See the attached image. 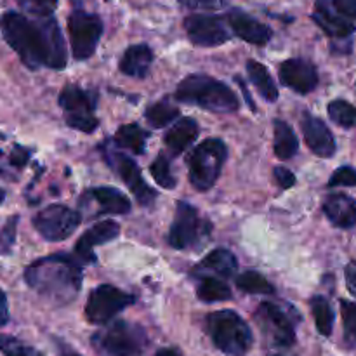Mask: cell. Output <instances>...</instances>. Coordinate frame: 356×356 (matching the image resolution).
I'll use <instances>...</instances> for the list:
<instances>
[{
	"mask_svg": "<svg viewBox=\"0 0 356 356\" xmlns=\"http://www.w3.org/2000/svg\"><path fill=\"white\" fill-rule=\"evenodd\" d=\"M0 24L6 42L30 70L40 66L61 70L66 66L65 40L54 17L30 19L10 10L3 14Z\"/></svg>",
	"mask_w": 356,
	"mask_h": 356,
	"instance_id": "1",
	"label": "cell"
},
{
	"mask_svg": "<svg viewBox=\"0 0 356 356\" xmlns=\"http://www.w3.org/2000/svg\"><path fill=\"white\" fill-rule=\"evenodd\" d=\"M24 280L35 292L54 305H70L82 289V268L65 254L42 257L24 270Z\"/></svg>",
	"mask_w": 356,
	"mask_h": 356,
	"instance_id": "2",
	"label": "cell"
},
{
	"mask_svg": "<svg viewBox=\"0 0 356 356\" xmlns=\"http://www.w3.org/2000/svg\"><path fill=\"white\" fill-rule=\"evenodd\" d=\"M174 96L181 103L195 104L216 113H233L240 106L235 92L226 83L202 73L188 75L177 86Z\"/></svg>",
	"mask_w": 356,
	"mask_h": 356,
	"instance_id": "3",
	"label": "cell"
},
{
	"mask_svg": "<svg viewBox=\"0 0 356 356\" xmlns=\"http://www.w3.org/2000/svg\"><path fill=\"white\" fill-rule=\"evenodd\" d=\"M207 332L219 351L228 356H245L252 346V330L238 313L232 309L211 313Z\"/></svg>",
	"mask_w": 356,
	"mask_h": 356,
	"instance_id": "4",
	"label": "cell"
},
{
	"mask_svg": "<svg viewBox=\"0 0 356 356\" xmlns=\"http://www.w3.org/2000/svg\"><path fill=\"white\" fill-rule=\"evenodd\" d=\"M228 156V149L221 139H205L188 156L190 183L198 191L211 190L221 176L222 165Z\"/></svg>",
	"mask_w": 356,
	"mask_h": 356,
	"instance_id": "5",
	"label": "cell"
},
{
	"mask_svg": "<svg viewBox=\"0 0 356 356\" xmlns=\"http://www.w3.org/2000/svg\"><path fill=\"white\" fill-rule=\"evenodd\" d=\"M92 344L103 356H136L145 348L146 334L129 322H115L92 336Z\"/></svg>",
	"mask_w": 356,
	"mask_h": 356,
	"instance_id": "6",
	"label": "cell"
},
{
	"mask_svg": "<svg viewBox=\"0 0 356 356\" xmlns=\"http://www.w3.org/2000/svg\"><path fill=\"white\" fill-rule=\"evenodd\" d=\"M59 106L65 113L68 127L80 132H94L97 129L96 94L80 86H66L59 94Z\"/></svg>",
	"mask_w": 356,
	"mask_h": 356,
	"instance_id": "7",
	"label": "cell"
},
{
	"mask_svg": "<svg viewBox=\"0 0 356 356\" xmlns=\"http://www.w3.org/2000/svg\"><path fill=\"white\" fill-rule=\"evenodd\" d=\"M292 309L282 308L275 302H263L256 312V322L273 346L291 348L296 343V322L298 315Z\"/></svg>",
	"mask_w": 356,
	"mask_h": 356,
	"instance_id": "8",
	"label": "cell"
},
{
	"mask_svg": "<svg viewBox=\"0 0 356 356\" xmlns=\"http://www.w3.org/2000/svg\"><path fill=\"white\" fill-rule=\"evenodd\" d=\"M68 33L73 58L83 61L96 52L99 38L103 35V21L96 14L76 9L68 17Z\"/></svg>",
	"mask_w": 356,
	"mask_h": 356,
	"instance_id": "9",
	"label": "cell"
},
{
	"mask_svg": "<svg viewBox=\"0 0 356 356\" xmlns=\"http://www.w3.org/2000/svg\"><path fill=\"white\" fill-rule=\"evenodd\" d=\"M134 302L136 298L132 294H127L113 285H99L87 299L86 316L94 325H104Z\"/></svg>",
	"mask_w": 356,
	"mask_h": 356,
	"instance_id": "10",
	"label": "cell"
},
{
	"mask_svg": "<svg viewBox=\"0 0 356 356\" xmlns=\"http://www.w3.org/2000/svg\"><path fill=\"white\" fill-rule=\"evenodd\" d=\"M82 221V214L66 205L54 204L42 209L33 218V226L49 242H61L66 240Z\"/></svg>",
	"mask_w": 356,
	"mask_h": 356,
	"instance_id": "11",
	"label": "cell"
},
{
	"mask_svg": "<svg viewBox=\"0 0 356 356\" xmlns=\"http://www.w3.org/2000/svg\"><path fill=\"white\" fill-rule=\"evenodd\" d=\"M211 225L198 216V211L186 202H179L176 207V218L169 232V243L174 249H190L197 245L209 233Z\"/></svg>",
	"mask_w": 356,
	"mask_h": 356,
	"instance_id": "12",
	"label": "cell"
},
{
	"mask_svg": "<svg viewBox=\"0 0 356 356\" xmlns=\"http://www.w3.org/2000/svg\"><path fill=\"white\" fill-rule=\"evenodd\" d=\"M106 159V162L113 167L115 172L120 176V179L127 184L129 190L134 193L136 200L141 205H152L156 198V191H153V188H149V184H146V181L143 179V174L139 170V167L136 165L134 160L129 159L124 153H118L111 148H103L101 149Z\"/></svg>",
	"mask_w": 356,
	"mask_h": 356,
	"instance_id": "13",
	"label": "cell"
},
{
	"mask_svg": "<svg viewBox=\"0 0 356 356\" xmlns=\"http://www.w3.org/2000/svg\"><path fill=\"white\" fill-rule=\"evenodd\" d=\"M184 30L191 44L198 47H218L226 44L232 37V31L225 21L209 14H191L184 19Z\"/></svg>",
	"mask_w": 356,
	"mask_h": 356,
	"instance_id": "14",
	"label": "cell"
},
{
	"mask_svg": "<svg viewBox=\"0 0 356 356\" xmlns=\"http://www.w3.org/2000/svg\"><path fill=\"white\" fill-rule=\"evenodd\" d=\"M82 207L89 209L90 216L127 214L131 211V202L117 188L99 186L83 195Z\"/></svg>",
	"mask_w": 356,
	"mask_h": 356,
	"instance_id": "15",
	"label": "cell"
},
{
	"mask_svg": "<svg viewBox=\"0 0 356 356\" xmlns=\"http://www.w3.org/2000/svg\"><path fill=\"white\" fill-rule=\"evenodd\" d=\"M278 75L285 87L299 94L312 92L318 86V72H316L315 65L301 58L287 59L282 63Z\"/></svg>",
	"mask_w": 356,
	"mask_h": 356,
	"instance_id": "16",
	"label": "cell"
},
{
	"mask_svg": "<svg viewBox=\"0 0 356 356\" xmlns=\"http://www.w3.org/2000/svg\"><path fill=\"white\" fill-rule=\"evenodd\" d=\"M228 23L233 33L242 38V40L249 42V44L264 45L273 37V31H271L268 24L261 23L256 17H252L250 14L243 13L240 9H233L228 14Z\"/></svg>",
	"mask_w": 356,
	"mask_h": 356,
	"instance_id": "17",
	"label": "cell"
},
{
	"mask_svg": "<svg viewBox=\"0 0 356 356\" xmlns=\"http://www.w3.org/2000/svg\"><path fill=\"white\" fill-rule=\"evenodd\" d=\"M302 134H305L306 145L309 146L315 155L322 159H329L336 153V141H334L332 132L329 131L325 124L320 118L306 113L301 120Z\"/></svg>",
	"mask_w": 356,
	"mask_h": 356,
	"instance_id": "18",
	"label": "cell"
},
{
	"mask_svg": "<svg viewBox=\"0 0 356 356\" xmlns=\"http://www.w3.org/2000/svg\"><path fill=\"white\" fill-rule=\"evenodd\" d=\"M120 235V225L115 221H101L94 225L92 228L87 229L75 245V252L80 259L86 263H92L96 261V256H92V249L103 243L111 242Z\"/></svg>",
	"mask_w": 356,
	"mask_h": 356,
	"instance_id": "19",
	"label": "cell"
},
{
	"mask_svg": "<svg viewBox=\"0 0 356 356\" xmlns=\"http://www.w3.org/2000/svg\"><path fill=\"white\" fill-rule=\"evenodd\" d=\"M313 21H315L329 37L334 38H346L355 31V24L351 23V21H348L346 17L339 16V14L334 10L332 3H330L329 0H316Z\"/></svg>",
	"mask_w": 356,
	"mask_h": 356,
	"instance_id": "20",
	"label": "cell"
},
{
	"mask_svg": "<svg viewBox=\"0 0 356 356\" xmlns=\"http://www.w3.org/2000/svg\"><path fill=\"white\" fill-rule=\"evenodd\" d=\"M323 212L337 228H351L356 225V202L348 195H329L323 202Z\"/></svg>",
	"mask_w": 356,
	"mask_h": 356,
	"instance_id": "21",
	"label": "cell"
},
{
	"mask_svg": "<svg viewBox=\"0 0 356 356\" xmlns=\"http://www.w3.org/2000/svg\"><path fill=\"white\" fill-rule=\"evenodd\" d=\"M153 63V51L145 44L129 47L120 59V72L134 79H145Z\"/></svg>",
	"mask_w": 356,
	"mask_h": 356,
	"instance_id": "22",
	"label": "cell"
},
{
	"mask_svg": "<svg viewBox=\"0 0 356 356\" xmlns=\"http://www.w3.org/2000/svg\"><path fill=\"white\" fill-rule=\"evenodd\" d=\"M198 136V125L193 118H181L179 122L169 129L165 134V146L174 153L179 155L184 149L190 148Z\"/></svg>",
	"mask_w": 356,
	"mask_h": 356,
	"instance_id": "23",
	"label": "cell"
},
{
	"mask_svg": "<svg viewBox=\"0 0 356 356\" xmlns=\"http://www.w3.org/2000/svg\"><path fill=\"white\" fill-rule=\"evenodd\" d=\"M198 270L229 278L238 270V263H236V257L233 256V252H229L228 249H214L212 252H209L205 256V259L202 261Z\"/></svg>",
	"mask_w": 356,
	"mask_h": 356,
	"instance_id": "24",
	"label": "cell"
},
{
	"mask_svg": "<svg viewBox=\"0 0 356 356\" xmlns=\"http://www.w3.org/2000/svg\"><path fill=\"white\" fill-rule=\"evenodd\" d=\"M273 131H275V155L278 156L280 160H289L298 153L299 148V141L298 136L294 134L291 125L284 120H275L273 122Z\"/></svg>",
	"mask_w": 356,
	"mask_h": 356,
	"instance_id": "25",
	"label": "cell"
},
{
	"mask_svg": "<svg viewBox=\"0 0 356 356\" xmlns=\"http://www.w3.org/2000/svg\"><path fill=\"white\" fill-rule=\"evenodd\" d=\"M247 75H249L250 82L256 86V89L259 90V94L268 103H275L278 99V89L275 86L273 76L270 75V72H268L263 63L247 61Z\"/></svg>",
	"mask_w": 356,
	"mask_h": 356,
	"instance_id": "26",
	"label": "cell"
},
{
	"mask_svg": "<svg viewBox=\"0 0 356 356\" xmlns=\"http://www.w3.org/2000/svg\"><path fill=\"white\" fill-rule=\"evenodd\" d=\"M146 138H148V134L138 124H127L118 129L117 134H115V143L124 149L141 155L146 148Z\"/></svg>",
	"mask_w": 356,
	"mask_h": 356,
	"instance_id": "27",
	"label": "cell"
},
{
	"mask_svg": "<svg viewBox=\"0 0 356 356\" xmlns=\"http://www.w3.org/2000/svg\"><path fill=\"white\" fill-rule=\"evenodd\" d=\"M197 296L200 301L204 302H219V301H228L232 299V289L221 282L216 277H209V275H204L198 284Z\"/></svg>",
	"mask_w": 356,
	"mask_h": 356,
	"instance_id": "28",
	"label": "cell"
},
{
	"mask_svg": "<svg viewBox=\"0 0 356 356\" xmlns=\"http://www.w3.org/2000/svg\"><path fill=\"white\" fill-rule=\"evenodd\" d=\"M312 313L315 316V325L318 332L329 337L334 329V312L323 296H315L312 299Z\"/></svg>",
	"mask_w": 356,
	"mask_h": 356,
	"instance_id": "29",
	"label": "cell"
},
{
	"mask_svg": "<svg viewBox=\"0 0 356 356\" xmlns=\"http://www.w3.org/2000/svg\"><path fill=\"white\" fill-rule=\"evenodd\" d=\"M145 115H146V120H148L153 127L162 129L179 117V108H176L174 104H170L169 101L163 99V101H159V103L152 104V106H148V110H146Z\"/></svg>",
	"mask_w": 356,
	"mask_h": 356,
	"instance_id": "30",
	"label": "cell"
},
{
	"mask_svg": "<svg viewBox=\"0 0 356 356\" xmlns=\"http://www.w3.org/2000/svg\"><path fill=\"white\" fill-rule=\"evenodd\" d=\"M236 287L247 294H275V287L257 271H247V273L236 277Z\"/></svg>",
	"mask_w": 356,
	"mask_h": 356,
	"instance_id": "31",
	"label": "cell"
},
{
	"mask_svg": "<svg viewBox=\"0 0 356 356\" xmlns=\"http://www.w3.org/2000/svg\"><path fill=\"white\" fill-rule=\"evenodd\" d=\"M329 117L341 127H356V106L348 103V101H332L329 104Z\"/></svg>",
	"mask_w": 356,
	"mask_h": 356,
	"instance_id": "32",
	"label": "cell"
},
{
	"mask_svg": "<svg viewBox=\"0 0 356 356\" xmlns=\"http://www.w3.org/2000/svg\"><path fill=\"white\" fill-rule=\"evenodd\" d=\"M0 351L3 356H44L38 350L28 346L23 341L0 334Z\"/></svg>",
	"mask_w": 356,
	"mask_h": 356,
	"instance_id": "33",
	"label": "cell"
},
{
	"mask_svg": "<svg viewBox=\"0 0 356 356\" xmlns=\"http://www.w3.org/2000/svg\"><path fill=\"white\" fill-rule=\"evenodd\" d=\"M149 170H152V176L155 177V181L162 188H165V190H172V188H176V177L172 176L169 160H167L163 155L156 156Z\"/></svg>",
	"mask_w": 356,
	"mask_h": 356,
	"instance_id": "34",
	"label": "cell"
},
{
	"mask_svg": "<svg viewBox=\"0 0 356 356\" xmlns=\"http://www.w3.org/2000/svg\"><path fill=\"white\" fill-rule=\"evenodd\" d=\"M26 13L33 14L37 17L51 16L58 7V0H16Z\"/></svg>",
	"mask_w": 356,
	"mask_h": 356,
	"instance_id": "35",
	"label": "cell"
},
{
	"mask_svg": "<svg viewBox=\"0 0 356 356\" xmlns=\"http://www.w3.org/2000/svg\"><path fill=\"white\" fill-rule=\"evenodd\" d=\"M341 313H343V322L346 334L351 339L356 341V302L341 301Z\"/></svg>",
	"mask_w": 356,
	"mask_h": 356,
	"instance_id": "36",
	"label": "cell"
},
{
	"mask_svg": "<svg viewBox=\"0 0 356 356\" xmlns=\"http://www.w3.org/2000/svg\"><path fill=\"white\" fill-rule=\"evenodd\" d=\"M356 186V170L353 167H339L329 181V188Z\"/></svg>",
	"mask_w": 356,
	"mask_h": 356,
	"instance_id": "37",
	"label": "cell"
},
{
	"mask_svg": "<svg viewBox=\"0 0 356 356\" xmlns=\"http://www.w3.org/2000/svg\"><path fill=\"white\" fill-rule=\"evenodd\" d=\"M179 3L191 10H218L226 6V0H179Z\"/></svg>",
	"mask_w": 356,
	"mask_h": 356,
	"instance_id": "38",
	"label": "cell"
},
{
	"mask_svg": "<svg viewBox=\"0 0 356 356\" xmlns=\"http://www.w3.org/2000/svg\"><path fill=\"white\" fill-rule=\"evenodd\" d=\"M273 176H275V181H277L278 186H280L282 190H289V188H292L296 184V176L291 172V170L285 169V167H275Z\"/></svg>",
	"mask_w": 356,
	"mask_h": 356,
	"instance_id": "39",
	"label": "cell"
},
{
	"mask_svg": "<svg viewBox=\"0 0 356 356\" xmlns=\"http://www.w3.org/2000/svg\"><path fill=\"white\" fill-rule=\"evenodd\" d=\"M16 225H17V218H13L3 228L2 235H0V249L2 250H9V247L13 245L14 242V233H16Z\"/></svg>",
	"mask_w": 356,
	"mask_h": 356,
	"instance_id": "40",
	"label": "cell"
},
{
	"mask_svg": "<svg viewBox=\"0 0 356 356\" xmlns=\"http://www.w3.org/2000/svg\"><path fill=\"white\" fill-rule=\"evenodd\" d=\"M28 159H30V152L26 148H21V146H14V149L9 155V162L13 167L26 165Z\"/></svg>",
	"mask_w": 356,
	"mask_h": 356,
	"instance_id": "41",
	"label": "cell"
},
{
	"mask_svg": "<svg viewBox=\"0 0 356 356\" xmlns=\"http://www.w3.org/2000/svg\"><path fill=\"white\" fill-rule=\"evenodd\" d=\"M334 7L343 16L356 19V0H334Z\"/></svg>",
	"mask_w": 356,
	"mask_h": 356,
	"instance_id": "42",
	"label": "cell"
},
{
	"mask_svg": "<svg viewBox=\"0 0 356 356\" xmlns=\"http://www.w3.org/2000/svg\"><path fill=\"white\" fill-rule=\"evenodd\" d=\"M346 285L348 291L356 298V261H351L346 266Z\"/></svg>",
	"mask_w": 356,
	"mask_h": 356,
	"instance_id": "43",
	"label": "cell"
},
{
	"mask_svg": "<svg viewBox=\"0 0 356 356\" xmlns=\"http://www.w3.org/2000/svg\"><path fill=\"white\" fill-rule=\"evenodd\" d=\"M0 176L6 177V179H10L14 176L13 174V165L9 162V156L0 149Z\"/></svg>",
	"mask_w": 356,
	"mask_h": 356,
	"instance_id": "44",
	"label": "cell"
},
{
	"mask_svg": "<svg viewBox=\"0 0 356 356\" xmlns=\"http://www.w3.org/2000/svg\"><path fill=\"white\" fill-rule=\"evenodd\" d=\"M9 320V308H7V298L0 289V327H3Z\"/></svg>",
	"mask_w": 356,
	"mask_h": 356,
	"instance_id": "45",
	"label": "cell"
},
{
	"mask_svg": "<svg viewBox=\"0 0 356 356\" xmlns=\"http://www.w3.org/2000/svg\"><path fill=\"white\" fill-rule=\"evenodd\" d=\"M156 356H181V353L177 350H174V348H163V350H160Z\"/></svg>",
	"mask_w": 356,
	"mask_h": 356,
	"instance_id": "46",
	"label": "cell"
},
{
	"mask_svg": "<svg viewBox=\"0 0 356 356\" xmlns=\"http://www.w3.org/2000/svg\"><path fill=\"white\" fill-rule=\"evenodd\" d=\"M3 200H6V193H3V190H2V188H0V204H2Z\"/></svg>",
	"mask_w": 356,
	"mask_h": 356,
	"instance_id": "47",
	"label": "cell"
}]
</instances>
